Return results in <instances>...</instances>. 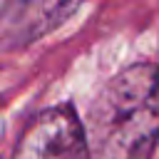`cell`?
Instances as JSON below:
<instances>
[{
	"instance_id": "obj_1",
	"label": "cell",
	"mask_w": 159,
	"mask_h": 159,
	"mask_svg": "<svg viewBox=\"0 0 159 159\" xmlns=\"http://www.w3.org/2000/svg\"><path fill=\"white\" fill-rule=\"evenodd\" d=\"M89 159H152L159 142V65L137 62L109 77L87 112Z\"/></svg>"
},
{
	"instance_id": "obj_2",
	"label": "cell",
	"mask_w": 159,
	"mask_h": 159,
	"mask_svg": "<svg viewBox=\"0 0 159 159\" xmlns=\"http://www.w3.org/2000/svg\"><path fill=\"white\" fill-rule=\"evenodd\" d=\"M15 159H89L82 119L70 104L37 112L15 144Z\"/></svg>"
},
{
	"instance_id": "obj_3",
	"label": "cell",
	"mask_w": 159,
	"mask_h": 159,
	"mask_svg": "<svg viewBox=\"0 0 159 159\" xmlns=\"http://www.w3.org/2000/svg\"><path fill=\"white\" fill-rule=\"evenodd\" d=\"M77 10V2H7L0 10V52L32 45Z\"/></svg>"
},
{
	"instance_id": "obj_4",
	"label": "cell",
	"mask_w": 159,
	"mask_h": 159,
	"mask_svg": "<svg viewBox=\"0 0 159 159\" xmlns=\"http://www.w3.org/2000/svg\"><path fill=\"white\" fill-rule=\"evenodd\" d=\"M0 159H2V154H0Z\"/></svg>"
}]
</instances>
